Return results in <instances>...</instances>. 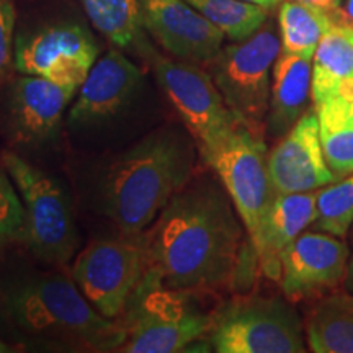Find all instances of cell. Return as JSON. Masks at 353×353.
<instances>
[{"instance_id":"6da1fadb","label":"cell","mask_w":353,"mask_h":353,"mask_svg":"<svg viewBox=\"0 0 353 353\" xmlns=\"http://www.w3.org/2000/svg\"><path fill=\"white\" fill-rule=\"evenodd\" d=\"M242 226L223 185L188 182L148 231L151 272L174 291L219 288L239 268Z\"/></svg>"},{"instance_id":"7a4b0ae2","label":"cell","mask_w":353,"mask_h":353,"mask_svg":"<svg viewBox=\"0 0 353 353\" xmlns=\"http://www.w3.org/2000/svg\"><path fill=\"white\" fill-rule=\"evenodd\" d=\"M195 141L174 128L145 136L114 159L101 183V210L123 234L148 231L190 180Z\"/></svg>"},{"instance_id":"3957f363","label":"cell","mask_w":353,"mask_h":353,"mask_svg":"<svg viewBox=\"0 0 353 353\" xmlns=\"http://www.w3.org/2000/svg\"><path fill=\"white\" fill-rule=\"evenodd\" d=\"M7 312L17 327L92 350H120L125 325L88 303L76 283L57 273L26 278L7 294Z\"/></svg>"},{"instance_id":"277c9868","label":"cell","mask_w":353,"mask_h":353,"mask_svg":"<svg viewBox=\"0 0 353 353\" xmlns=\"http://www.w3.org/2000/svg\"><path fill=\"white\" fill-rule=\"evenodd\" d=\"M280 52V34L267 21L252 37L221 48L205 63L234 117L263 138L270 110L272 72Z\"/></svg>"},{"instance_id":"5b68a950","label":"cell","mask_w":353,"mask_h":353,"mask_svg":"<svg viewBox=\"0 0 353 353\" xmlns=\"http://www.w3.org/2000/svg\"><path fill=\"white\" fill-rule=\"evenodd\" d=\"M151 270L148 231L99 239L77 255L72 278L100 314L117 319Z\"/></svg>"},{"instance_id":"8992f818","label":"cell","mask_w":353,"mask_h":353,"mask_svg":"<svg viewBox=\"0 0 353 353\" xmlns=\"http://www.w3.org/2000/svg\"><path fill=\"white\" fill-rule=\"evenodd\" d=\"M2 165L23 203L25 242L32 252L48 263H68L76 254L79 232L63 185L13 152L2 154Z\"/></svg>"},{"instance_id":"52a82bcc","label":"cell","mask_w":353,"mask_h":353,"mask_svg":"<svg viewBox=\"0 0 353 353\" xmlns=\"http://www.w3.org/2000/svg\"><path fill=\"white\" fill-rule=\"evenodd\" d=\"M304 335L301 317L280 298H237L221 309L211 325L218 353H303Z\"/></svg>"},{"instance_id":"ba28073f","label":"cell","mask_w":353,"mask_h":353,"mask_svg":"<svg viewBox=\"0 0 353 353\" xmlns=\"http://www.w3.org/2000/svg\"><path fill=\"white\" fill-rule=\"evenodd\" d=\"M176 291L165 288L149 270L131 299L126 341L120 352L175 353L187 350L211 330L213 317L188 306ZM128 306V307H130Z\"/></svg>"},{"instance_id":"9c48e42d","label":"cell","mask_w":353,"mask_h":353,"mask_svg":"<svg viewBox=\"0 0 353 353\" xmlns=\"http://www.w3.org/2000/svg\"><path fill=\"white\" fill-rule=\"evenodd\" d=\"M156 77L169 97L205 164L239 125L206 69L188 61L157 57Z\"/></svg>"},{"instance_id":"30bf717a","label":"cell","mask_w":353,"mask_h":353,"mask_svg":"<svg viewBox=\"0 0 353 353\" xmlns=\"http://www.w3.org/2000/svg\"><path fill=\"white\" fill-rule=\"evenodd\" d=\"M267 159L263 136L255 134L239 123L206 164L216 172L231 196L250 241L257 236L260 224L276 196Z\"/></svg>"},{"instance_id":"8fae6325","label":"cell","mask_w":353,"mask_h":353,"mask_svg":"<svg viewBox=\"0 0 353 353\" xmlns=\"http://www.w3.org/2000/svg\"><path fill=\"white\" fill-rule=\"evenodd\" d=\"M99 57V46L76 23L43 26L15 39V70L79 90Z\"/></svg>"},{"instance_id":"7c38bea8","label":"cell","mask_w":353,"mask_h":353,"mask_svg":"<svg viewBox=\"0 0 353 353\" xmlns=\"http://www.w3.org/2000/svg\"><path fill=\"white\" fill-rule=\"evenodd\" d=\"M350 250L345 241L332 234L303 232L280 257V281L291 303L321 298L345 280Z\"/></svg>"},{"instance_id":"4fadbf2b","label":"cell","mask_w":353,"mask_h":353,"mask_svg":"<svg viewBox=\"0 0 353 353\" xmlns=\"http://www.w3.org/2000/svg\"><path fill=\"white\" fill-rule=\"evenodd\" d=\"M143 25L172 56L205 64L223 48L224 34L185 0H143Z\"/></svg>"},{"instance_id":"5bb4252c","label":"cell","mask_w":353,"mask_h":353,"mask_svg":"<svg viewBox=\"0 0 353 353\" xmlns=\"http://www.w3.org/2000/svg\"><path fill=\"white\" fill-rule=\"evenodd\" d=\"M267 164L276 195L316 192L337 182L322 152L316 113L299 118L268 154Z\"/></svg>"},{"instance_id":"9a60e30c","label":"cell","mask_w":353,"mask_h":353,"mask_svg":"<svg viewBox=\"0 0 353 353\" xmlns=\"http://www.w3.org/2000/svg\"><path fill=\"white\" fill-rule=\"evenodd\" d=\"M77 92L37 76L15 77L6 100L8 138L19 144H39L51 138Z\"/></svg>"},{"instance_id":"2e32d148","label":"cell","mask_w":353,"mask_h":353,"mask_svg":"<svg viewBox=\"0 0 353 353\" xmlns=\"http://www.w3.org/2000/svg\"><path fill=\"white\" fill-rule=\"evenodd\" d=\"M143 72L120 51L112 50L100 59L81 88L69 112L70 125H94L108 120L126 107L139 90Z\"/></svg>"},{"instance_id":"e0dca14e","label":"cell","mask_w":353,"mask_h":353,"mask_svg":"<svg viewBox=\"0 0 353 353\" xmlns=\"http://www.w3.org/2000/svg\"><path fill=\"white\" fill-rule=\"evenodd\" d=\"M316 192L276 195L252 245L265 276L280 278V257L291 242L316 221Z\"/></svg>"},{"instance_id":"ac0fdd59","label":"cell","mask_w":353,"mask_h":353,"mask_svg":"<svg viewBox=\"0 0 353 353\" xmlns=\"http://www.w3.org/2000/svg\"><path fill=\"white\" fill-rule=\"evenodd\" d=\"M312 100V57L281 51L272 72L267 131L281 139L307 112Z\"/></svg>"},{"instance_id":"d6986e66","label":"cell","mask_w":353,"mask_h":353,"mask_svg":"<svg viewBox=\"0 0 353 353\" xmlns=\"http://www.w3.org/2000/svg\"><path fill=\"white\" fill-rule=\"evenodd\" d=\"M304 334L316 353H353V294L332 291L316 298L307 309Z\"/></svg>"},{"instance_id":"ffe728a7","label":"cell","mask_w":353,"mask_h":353,"mask_svg":"<svg viewBox=\"0 0 353 353\" xmlns=\"http://www.w3.org/2000/svg\"><path fill=\"white\" fill-rule=\"evenodd\" d=\"M353 95V41L335 23L317 44L312 56V101L348 99Z\"/></svg>"},{"instance_id":"44dd1931","label":"cell","mask_w":353,"mask_h":353,"mask_svg":"<svg viewBox=\"0 0 353 353\" xmlns=\"http://www.w3.org/2000/svg\"><path fill=\"white\" fill-rule=\"evenodd\" d=\"M335 25V12H325L299 0H283L278 10L281 51L312 57L317 44Z\"/></svg>"},{"instance_id":"7402d4cb","label":"cell","mask_w":353,"mask_h":353,"mask_svg":"<svg viewBox=\"0 0 353 353\" xmlns=\"http://www.w3.org/2000/svg\"><path fill=\"white\" fill-rule=\"evenodd\" d=\"M90 23L110 43L130 48L143 37V10L138 0H81Z\"/></svg>"},{"instance_id":"603a6c76","label":"cell","mask_w":353,"mask_h":353,"mask_svg":"<svg viewBox=\"0 0 353 353\" xmlns=\"http://www.w3.org/2000/svg\"><path fill=\"white\" fill-rule=\"evenodd\" d=\"M232 41L252 37L267 23V8L244 0H185Z\"/></svg>"},{"instance_id":"cb8c5ba5","label":"cell","mask_w":353,"mask_h":353,"mask_svg":"<svg viewBox=\"0 0 353 353\" xmlns=\"http://www.w3.org/2000/svg\"><path fill=\"white\" fill-rule=\"evenodd\" d=\"M353 224V175L317 190L316 231L345 239Z\"/></svg>"},{"instance_id":"d4e9b609","label":"cell","mask_w":353,"mask_h":353,"mask_svg":"<svg viewBox=\"0 0 353 353\" xmlns=\"http://www.w3.org/2000/svg\"><path fill=\"white\" fill-rule=\"evenodd\" d=\"M25 241V208L15 183L0 165V252L12 242Z\"/></svg>"},{"instance_id":"484cf974","label":"cell","mask_w":353,"mask_h":353,"mask_svg":"<svg viewBox=\"0 0 353 353\" xmlns=\"http://www.w3.org/2000/svg\"><path fill=\"white\" fill-rule=\"evenodd\" d=\"M321 145L335 180L353 175V126H319Z\"/></svg>"},{"instance_id":"4316f807","label":"cell","mask_w":353,"mask_h":353,"mask_svg":"<svg viewBox=\"0 0 353 353\" xmlns=\"http://www.w3.org/2000/svg\"><path fill=\"white\" fill-rule=\"evenodd\" d=\"M15 21L13 0H0V83L15 69Z\"/></svg>"},{"instance_id":"83f0119b","label":"cell","mask_w":353,"mask_h":353,"mask_svg":"<svg viewBox=\"0 0 353 353\" xmlns=\"http://www.w3.org/2000/svg\"><path fill=\"white\" fill-rule=\"evenodd\" d=\"M319 126H353V95L348 99H335L316 105Z\"/></svg>"},{"instance_id":"f1b7e54d","label":"cell","mask_w":353,"mask_h":353,"mask_svg":"<svg viewBox=\"0 0 353 353\" xmlns=\"http://www.w3.org/2000/svg\"><path fill=\"white\" fill-rule=\"evenodd\" d=\"M335 23H353V0H345L341 10L335 12Z\"/></svg>"},{"instance_id":"f546056e","label":"cell","mask_w":353,"mask_h":353,"mask_svg":"<svg viewBox=\"0 0 353 353\" xmlns=\"http://www.w3.org/2000/svg\"><path fill=\"white\" fill-rule=\"evenodd\" d=\"M299 2L319 7V8H322V10L330 12V13L341 10V7H342V0H299Z\"/></svg>"},{"instance_id":"4dcf8cb0","label":"cell","mask_w":353,"mask_h":353,"mask_svg":"<svg viewBox=\"0 0 353 353\" xmlns=\"http://www.w3.org/2000/svg\"><path fill=\"white\" fill-rule=\"evenodd\" d=\"M244 2H249V3H254V6H259V7H263L267 8V10H272V8H275L280 6L283 0H244Z\"/></svg>"},{"instance_id":"1f68e13d","label":"cell","mask_w":353,"mask_h":353,"mask_svg":"<svg viewBox=\"0 0 353 353\" xmlns=\"http://www.w3.org/2000/svg\"><path fill=\"white\" fill-rule=\"evenodd\" d=\"M345 288L348 290V293L353 294V255H352V259L348 260V268H347V275H345Z\"/></svg>"},{"instance_id":"d6a6232c","label":"cell","mask_w":353,"mask_h":353,"mask_svg":"<svg viewBox=\"0 0 353 353\" xmlns=\"http://www.w3.org/2000/svg\"><path fill=\"white\" fill-rule=\"evenodd\" d=\"M342 28H343V32L347 33V37L352 39L353 41V25H350V23H342Z\"/></svg>"},{"instance_id":"836d02e7","label":"cell","mask_w":353,"mask_h":353,"mask_svg":"<svg viewBox=\"0 0 353 353\" xmlns=\"http://www.w3.org/2000/svg\"><path fill=\"white\" fill-rule=\"evenodd\" d=\"M8 352H13L12 347L8 345V343L0 341V353H8Z\"/></svg>"}]
</instances>
